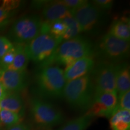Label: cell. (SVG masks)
Returning <instances> with one entry per match:
<instances>
[{
    "mask_svg": "<svg viewBox=\"0 0 130 130\" xmlns=\"http://www.w3.org/2000/svg\"><path fill=\"white\" fill-rule=\"evenodd\" d=\"M35 92L42 98H62L66 81L64 71L57 65L39 66L35 78Z\"/></svg>",
    "mask_w": 130,
    "mask_h": 130,
    "instance_id": "1",
    "label": "cell"
},
{
    "mask_svg": "<svg viewBox=\"0 0 130 130\" xmlns=\"http://www.w3.org/2000/svg\"><path fill=\"white\" fill-rule=\"evenodd\" d=\"M86 56L94 57V46L88 38L78 36L72 39L63 40L51 57L39 66L58 64L66 67Z\"/></svg>",
    "mask_w": 130,
    "mask_h": 130,
    "instance_id": "2",
    "label": "cell"
},
{
    "mask_svg": "<svg viewBox=\"0 0 130 130\" xmlns=\"http://www.w3.org/2000/svg\"><path fill=\"white\" fill-rule=\"evenodd\" d=\"M95 96L94 87L90 75L66 82L62 97L74 109L87 111Z\"/></svg>",
    "mask_w": 130,
    "mask_h": 130,
    "instance_id": "3",
    "label": "cell"
},
{
    "mask_svg": "<svg viewBox=\"0 0 130 130\" xmlns=\"http://www.w3.org/2000/svg\"><path fill=\"white\" fill-rule=\"evenodd\" d=\"M62 39L57 38L48 31V24L43 22L40 33L25 45L29 60L41 65L48 60L56 51Z\"/></svg>",
    "mask_w": 130,
    "mask_h": 130,
    "instance_id": "4",
    "label": "cell"
},
{
    "mask_svg": "<svg viewBox=\"0 0 130 130\" xmlns=\"http://www.w3.org/2000/svg\"><path fill=\"white\" fill-rule=\"evenodd\" d=\"M129 42L117 38L107 32L101 37L94 46V56L101 60L120 63L129 54Z\"/></svg>",
    "mask_w": 130,
    "mask_h": 130,
    "instance_id": "5",
    "label": "cell"
},
{
    "mask_svg": "<svg viewBox=\"0 0 130 130\" xmlns=\"http://www.w3.org/2000/svg\"><path fill=\"white\" fill-rule=\"evenodd\" d=\"M30 115L32 121L40 128H51L60 124L64 120L62 112L58 108L38 98L31 100Z\"/></svg>",
    "mask_w": 130,
    "mask_h": 130,
    "instance_id": "6",
    "label": "cell"
},
{
    "mask_svg": "<svg viewBox=\"0 0 130 130\" xmlns=\"http://www.w3.org/2000/svg\"><path fill=\"white\" fill-rule=\"evenodd\" d=\"M43 21L36 15L22 16L13 24L9 31L10 40L16 45H26L41 31Z\"/></svg>",
    "mask_w": 130,
    "mask_h": 130,
    "instance_id": "7",
    "label": "cell"
},
{
    "mask_svg": "<svg viewBox=\"0 0 130 130\" xmlns=\"http://www.w3.org/2000/svg\"><path fill=\"white\" fill-rule=\"evenodd\" d=\"M72 15L78 23L81 32L88 34L96 33L104 22L105 12L88 1L72 12Z\"/></svg>",
    "mask_w": 130,
    "mask_h": 130,
    "instance_id": "8",
    "label": "cell"
},
{
    "mask_svg": "<svg viewBox=\"0 0 130 130\" xmlns=\"http://www.w3.org/2000/svg\"><path fill=\"white\" fill-rule=\"evenodd\" d=\"M119 63L100 60L90 75L95 94L102 92L116 93V77Z\"/></svg>",
    "mask_w": 130,
    "mask_h": 130,
    "instance_id": "9",
    "label": "cell"
},
{
    "mask_svg": "<svg viewBox=\"0 0 130 130\" xmlns=\"http://www.w3.org/2000/svg\"><path fill=\"white\" fill-rule=\"evenodd\" d=\"M118 96L114 92H102L95 94L93 102L87 114L95 117L111 118L118 111Z\"/></svg>",
    "mask_w": 130,
    "mask_h": 130,
    "instance_id": "10",
    "label": "cell"
},
{
    "mask_svg": "<svg viewBox=\"0 0 130 130\" xmlns=\"http://www.w3.org/2000/svg\"><path fill=\"white\" fill-rule=\"evenodd\" d=\"M35 7L42 9V20L50 24L57 20L63 19L72 16V13L61 1H35Z\"/></svg>",
    "mask_w": 130,
    "mask_h": 130,
    "instance_id": "11",
    "label": "cell"
},
{
    "mask_svg": "<svg viewBox=\"0 0 130 130\" xmlns=\"http://www.w3.org/2000/svg\"><path fill=\"white\" fill-rule=\"evenodd\" d=\"M27 71L0 69V83L8 93H19L28 85Z\"/></svg>",
    "mask_w": 130,
    "mask_h": 130,
    "instance_id": "12",
    "label": "cell"
},
{
    "mask_svg": "<svg viewBox=\"0 0 130 130\" xmlns=\"http://www.w3.org/2000/svg\"><path fill=\"white\" fill-rule=\"evenodd\" d=\"M95 66L93 56H86L77 60L65 68L64 74L66 82L89 75Z\"/></svg>",
    "mask_w": 130,
    "mask_h": 130,
    "instance_id": "13",
    "label": "cell"
},
{
    "mask_svg": "<svg viewBox=\"0 0 130 130\" xmlns=\"http://www.w3.org/2000/svg\"><path fill=\"white\" fill-rule=\"evenodd\" d=\"M0 106L2 110L13 112L21 117L25 113V104L19 93H8L0 101Z\"/></svg>",
    "mask_w": 130,
    "mask_h": 130,
    "instance_id": "14",
    "label": "cell"
},
{
    "mask_svg": "<svg viewBox=\"0 0 130 130\" xmlns=\"http://www.w3.org/2000/svg\"><path fill=\"white\" fill-rule=\"evenodd\" d=\"M116 92L118 96L130 89V69L127 63H119L116 77Z\"/></svg>",
    "mask_w": 130,
    "mask_h": 130,
    "instance_id": "15",
    "label": "cell"
},
{
    "mask_svg": "<svg viewBox=\"0 0 130 130\" xmlns=\"http://www.w3.org/2000/svg\"><path fill=\"white\" fill-rule=\"evenodd\" d=\"M108 33L120 39L129 42V19L126 17H122L114 21L110 25Z\"/></svg>",
    "mask_w": 130,
    "mask_h": 130,
    "instance_id": "16",
    "label": "cell"
},
{
    "mask_svg": "<svg viewBox=\"0 0 130 130\" xmlns=\"http://www.w3.org/2000/svg\"><path fill=\"white\" fill-rule=\"evenodd\" d=\"M111 130H130V111L118 110L110 119Z\"/></svg>",
    "mask_w": 130,
    "mask_h": 130,
    "instance_id": "17",
    "label": "cell"
},
{
    "mask_svg": "<svg viewBox=\"0 0 130 130\" xmlns=\"http://www.w3.org/2000/svg\"><path fill=\"white\" fill-rule=\"evenodd\" d=\"M15 56L12 64L7 69L18 71H26L29 62V58L25 45H15Z\"/></svg>",
    "mask_w": 130,
    "mask_h": 130,
    "instance_id": "18",
    "label": "cell"
},
{
    "mask_svg": "<svg viewBox=\"0 0 130 130\" xmlns=\"http://www.w3.org/2000/svg\"><path fill=\"white\" fill-rule=\"evenodd\" d=\"M94 117L86 113L85 115L71 120L58 130H86L92 122Z\"/></svg>",
    "mask_w": 130,
    "mask_h": 130,
    "instance_id": "19",
    "label": "cell"
},
{
    "mask_svg": "<svg viewBox=\"0 0 130 130\" xmlns=\"http://www.w3.org/2000/svg\"><path fill=\"white\" fill-rule=\"evenodd\" d=\"M22 117L13 112L1 110L0 111V130H7L21 122Z\"/></svg>",
    "mask_w": 130,
    "mask_h": 130,
    "instance_id": "20",
    "label": "cell"
},
{
    "mask_svg": "<svg viewBox=\"0 0 130 130\" xmlns=\"http://www.w3.org/2000/svg\"><path fill=\"white\" fill-rule=\"evenodd\" d=\"M63 20L67 26L66 31L62 38L63 40L72 39L79 36L81 32L80 27L74 16H68Z\"/></svg>",
    "mask_w": 130,
    "mask_h": 130,
    "instance_id": "21",
    "label": "cell"
},
{
    "mask_svg": "<svg viewBox=\"0 0 130 130\" xmlns=\"http://www.w3.org/2000/svg\"><path fill=\"white\" fill-rule=\"evenodd\" d=\"M66 29L67 26L63 19L55 21L51 23L48 24L49 32L57 38L62 39L66 31Z\"/></svg>",
    "mask_w": 130,
    "mask_h": 130,
    "instance_id": "22",
    "label": "cell"
},
{
    "mask_svg": "<svg viewBox=\"0 0 130 130\" xmlns=\"http://www.w3.org/2000/svg\"><path fill=\"white\" fill-rule=\"evenodd\" d=\"M15 46L8 51L3 57L0 59V69H7L12 64L15 56Z\"/></svg>",
    "mask_w": 130,
    "mask_h": 130,
    "instance_id": "23",
    "label": "cell"
},
{
    "mask_svg": "<svg viewBox=\"0 0 130 130\" xmlns=\"http://www.w3.org/2000/svg\"><path fill=\"white\" fill-rule=\"evenodd\" d=\"M118 110L130 111V90L118 96Z\"/></svg>",
    "mask_w": 130,
    "mask_h": 130,
    "instance_id": "24",
    "label": "cell"
},
{
    "mask_svg": "<svg viewBox=\"0 0 130 130\" xmlns=\"http://www.w3.org/2000/svg\"><path fill=\"white\" fill-rule=\"evenodd\" d=\"M13 14V12L0 7V29H2L9 25Z\"/></svg>",
    "mask_w": 130,
    "mask_h": 130,
    "instance_id": "25",
    "label": "cell"
},
{
    "mask_svg": "<svg viewBox=\"0 0 130 130\" xmlns=\"http://www.w3.org/2000/svg\"><path fill=\"white\" fill-rule=\"evenodd\" d=\"M13 46V43L9 39L4 36H0V59Z\"/></svg>",
    "mask_w": 130,
    "mask_h": 130,
    "instance_id": "26",
    "label": "cell"
},
{
    "mask_svg": "<svg viewBox=\"0 0 130 130\" xmlns=\"http://www.w3.org/2000/svg\"><path fill=\"white\" fill-rule=\"evenodd\" d=\"M92 3L99 9L105 12L111 9L114 4V1L111 0H95Z\"/></svg>",
    "mask_w": 130,
    "mask_h": 130,
    "instance_id": "27",
    "label": "cell"
},
{
    "mask_svg": "<svg viewBox=\"0 0 130 130\" xmlns=\"http://www.w3.org/2000/svg\"><path fill=\"white\" fill-rule=\"evenodd\" d=\"M86 1L84 0H63L61 2L72 13L75 10L83 6Z\"/></svg>",
    "mask_w": 130,
    "mask_h": 130,
    "instance_id": "28",
    "label": "cell"
},
{
    "mask_svg": "<svg viewBox=\"0 0 130 130\" xmlns=\"http://www.w3.org/2000/svg\"><path fill=\"white\" fill-rule=\"evenodd\" d=\"M7 130H31L30 126L25 123L21 122L11 127Z\"/></svg>",
    "mask_w": 130,
    "mask_h": 130,
    "instance_id": "29",
    "label": "cell"
},
{
    "mask_svg": "<svg viewBox=\"0 0 130 130\" xmlns=\"http://www.w3.org/2000/svg\"><path fill=\"white\" fill-rule=\"evenodd\" d=\"M7 93L8 92H7V90L5 89L4 86H3V84L0 83V101L3 100Z\"/></svg>",
    "mask_w": 130,
    "mask_h": 130,
    "instance_id": "30",
    "label": "cell"
},
{
    "mask_svg": "<svg viewBox=\"0 0 130 130\" xmlns=\"http://www.w3.org/2000/svg\"><path fill=\"white\" fill-rule=\"evenodd\" d=\"M1 110H2V109H1V106H0V111H1Z\"/></svg>",
    "mask_w": 130,
    "mask_h": 130,
    "instance_id": "31",
    "label": "cell"
}]
</instances>
